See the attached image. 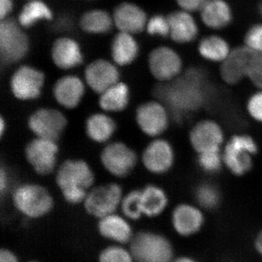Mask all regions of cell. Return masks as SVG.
<instances>
[{"mask_svg": "<svg viewBox=\"0 0 262 262\" xmlns=\"http://www.w3.org/2000/svg\"><path fill=\"white\" fill-rule=\"evenodd\" d=\"M120 74L116 66L105 59L91 62L84 70V79L90 89L98 94L120 82Z\"/></svg>", "mask_w": 262, "mask_h": 262, "instance_id": "obj_18", "label": "cell"}, {"mask_svg": "<svg viewBox=\"0 0 262 262\" xmlns=\"http://www.w3.org/2000/svg\"><path fill=\"white\" fill-rule=\"evenodd\" d=\"M58 151L57 141L36 137L26 146V159L38 175L48 176L56 168Z\"/></svg>", "mask_w": 262, "mask_h": 262, "instance_id": "obj_14", "label": "cell"}, {"mask_svg": "<svg viewBox=\"0 0 262 262\" xmlns=\"http://www.w3.org/2000/svg\"><path fill=\"white\" fill-rule=\"evenodd\" d=\"M85 93V86L80 77L66 75L58 79L53 88V95L62 107L73 110L79 106Z\"/></svg>", "mask_w": 262, "mask_h": 262, "instance_id": "obj_21", "label": "cell"}, {"mask_svg": "<svg viewBox=\"0 0 262 262\" xmlns=\"http://www.w3.org/2000/svg\"><path fill=\"white\" fill-rule=\"evenodd\" d=\"M203 210L198 205L182 203L172 211L170 222L174 232L182 237L199 233L206 222Z\"/></svg>", "mask_w": 262, "mask_h": 262, "instance_id": "obj_16", "label": "cell"}, {"mask_svg": "<svg viewBox=\"0 0 262 262\" xmlns=\"http://www.w3.org/2000/svg\"><path fill=\"white\" fill-rule=\"evenodd\" d=\"M49 29L51 32L57 34L72 32L75 29V19L70 13H60L56 18L52 20Z\"/></svg>", "mask_w": 262, "mask_h": 262, "instance_id": "obj_38", "label": "cell"}, {"mask_svg": "<svg viewBox=\"0 0 262 262\" xmlns=\"http://www.w3.org/2000/svg\"><path fill=\"white\" fill-rule=\"evenodd\" d=\"M105 170L117 178H125L134 170L138 163L137 154L121 141L108 144L100 156Z\"/></svg>", "mask_w": 262, "mask_h": 262, "instance_id": "obj_9", "label": "cell"}, {"mask_svg": "<svg viewBox=\"0 0 262 262\" xmlns=\"http://www.w3.org/2000/svg\"><path fill=\"white\" fill-rule=\"evenodd\" d=\"M195 204L203 211H213L222 203V192L218 186L211 182H203L196 186L193 192Z\"/></svg>", "mask_w": 262, "mask_h": 262, "instance_id": "obj_32", "label": "cell"}, {"mask_svg": "<svg viewBox=\"0 0 262 262\" xmlns=\"http://www.w3.org/2000/svg\"><path fill=\"white\" fill-rule=\"evenodd\" d=\"M200 15L207 27L215 30L228 27L233 19L232 8L225 0H207L200 10Z\"/></svg>", "mask_w": 262, "mask_h": 262, "instance_id": "obj_24", "label": "cell"}, {"mask_svg": "<svg viewBox=\"0 0 262 262\" xmlns=\"http://www.w3.org/2000/svg\"><path fill=\"white\" fill-rule=\"evenodd\" d=\"M139 46L132 34L120 32L114 37L111 56L115 64L125 67L131 64L139 56Z\"/></svg>", "mask_w": 262, "mask_h": 262, "instance_id": "obj_26", "label": "cell"}, {"mask_svg": "<svg viewBox=\"0 0 262 262\" xmlns=\"http://www.w3.org/2000/svg\"><path fill=\"white\" fill-rule=\"evenodd\" d=\"M258 151L257 142L246 134H234L222 148L224 165L235 177H244L251 171Z\"/></svg>", "mask_w": 262, "mask_h": 262, "instance_id": "obj_3", "label": "cell"}, {"mask_svg": "<svg viewBox=\"0 0 262 262\" xmlns=\"http://www.w3.org/2000/svg\"><path fill=\"white\" fill-rule=\"evenodd\" d=\"M5 127H6V123H5L4 118L1 117V120H0V134H1V136L4 134Z\"/></svg>", "mask_w": 262, "mask_h": 262, "instance_id": "obj_47", "label": "cell"}, {"mask_svg": "<svg viewBox=\"0 0 262 262\" xmlns=\"http://www.w3.org/2000/svg\"><path fill=\"white\" fill-rule=\"evenodd\" d=\"M209 81L204 71L191 67L175 80L158 82L153 89L155 99L166 106L172 120L181 122L206 104Z\"/></svg>", "mask_w": 262, "mask_h": 262, "instance_id": "obj_1", "label": "cell"}, {"mask_svg": "<svg viewBox=\"0 0 262 262\" xmlns=\"http://www.w3.org/2000/svg\"><path fill=\"white\" fill-rule=\"evenodd\" d=\"M170 26L169 37L179 44H187L195 40L199 27L192 13L179 10L167 15Z\"/></svg>", "mask_w": 262, "mask_h": 262, "instance_id": "obj_22", "label": "cell"}, {"mask_svg": "<svg viewBox=\"0 0 262 262\" xmlns=\"http://www.w3.org/2000/svg\"><path fill=\"white\" fill-rule=\"evenodd\" d=\"M135 119L138 127L144 135L159 138L168 129L172 120L168 108L159 100L141 103L136 110Z\"/></svg>", "mask_w": 262, "mask_h": 262, "instance_id": "obj_8", "label": "cell"}, {"mask_svg": "<svg viewBox=\"0 0 262 262\" xmlns=\"http://www.w3.org/2000/svg\"><path fill=\"white\" fill-rule=\"evenodd\" d=\"M253 246H254L256 252L262 258V229L256 234L254 242H253Z\"/></svg>", "mask_w": 262, "mask_h": 262, "instance_id": "obj_45", "label": "cell"}, {"mask_svg": "<svg viewBox=\"0 0 262 262\" xmlns=\"http://www.w3.org/2000/svg\"><path fill=\"white\" fill-rule=\"evenodd\" d=\"M18 19L20 27L28 29L40 20L51 21L53 14L47 4L39 0H32L24 5Z\"/></svg>", "mask_w": 262, "mask_h": 262, "instance_id": "obj_31", "label": "cell"}, {"mask_svg": "<svg viewBox=\"0 0 262 262\" xmlns=\"http://www.w3.org/2000/svg\"><path fill=\"white\" fill-rule=\"evenodd\" d=\"M13 8V0H0V19L8 18Z\"/></svg>", "mask_w": 262, "mask_h": 262, "instance_id": "obj_43", "label": "cell"}, {"mask_svg": "<svg viewBox=\"0 0 262 262\" xmlns=\"http://www.w3.org/2000/svg\"><path fill=\"white\" fill-rule=\"evenodd\" d=\"M51 57L54 64L63 70L76 68L84 61L80 46L70 37L58 38L55 41L52 46Z\"/></svg>", "mask_w": 262, "mask_h": 262, "instance_id": "obj_23", "label": "cell"}, {"mask_svg": "<svg viewBox=\"0 0 262 262\" xmlns=\"http://www.w3.org/2000/svg\"><path fill=\"white\" fill-rule=\"evenodd\" d=\"M247 79L257 90H262V53H254L248 67Z\"/></svg>", "mask_w": 262, "mask_h": 262, "instance_id": "obj_37", "label": "cell"}, {"mask_svg": "<svg viewBox=\"0 0 262 262\" xmlns=\"http://www.w3.org/2000/svg\"><path fill=\"white\" fill-rule=\"evenodd\" d=\"M8 174L5 168L2 167L0 169V192L4 194L8 187Z\"/></svg>", "mask_w": 262, "mask_h": 262, "instance_id": "obj_44", "label": "cell"}, {"mask_svg": "<svg viewBox=\"0 0 262 262\" xmlns=\"http://www.w3.org/2000/svg\"><path fill=\"white\" fill-rule=\"evenodd\" d=\"M150 73L158 82L175 80L184 72V63L178 52L168 46H160L148 57Z\"/></svg>", "mask_w": 262, "mask_h": 262, "instance_id": "obj_10", "label": "cell"}, {"mask_svg": "<svg viewBox=\"0 0 262 262\" xmlns=\"http://www.w3.org/2000/svg\"><path fill=\"white\" fill-rule=\"evenodd\" d=\"M0 262H20V259L14 251L4 248L0 250Z\"/></svg>", "mask_w": 262, "mask_h": 262, "instance_id": "obj_42", "label": "cell"}, {"mask_svg": "<svg viewBox=\"0 0 262 262\" xmlns=\"http://www.w3.org/2000/svg\"><path fill=\"white\" fill-rule=\"evenodd\" d=\"M254 53L244 45L232 49L225 61L220 63V75L222 81L234 86L247 79L248 67Z\"/></svg>", "mask_w": 262, "mask_h": 262, "instance_id": "obj_17", "label": "cell"}, {"mask_svg": "<svg viewBox=\"0 0 262 262\" xmlns=\"http://www.w3.org/2000/svg\"><path fill=\"white\" fill-rule=\"evenodd\" d=\"M46 75L32 66H20L12 75L10 88L12 94L20 101L37 99L42 94Z\"/></svg>", "mask_w": 262, "mask_h": 262, "instance_id": "obj_13", "label": "cell"}, {"mask_svg": "<svg viewBox=\"0 0 262 262\" xmlns=\"http://www.w3.org/2000/svg\"><path fill=\"white\" fill-rule=\"evenodd\" d=\"M123 196L121 186L108 183L91 188L82 204L86 213L98 220L116 213Z\"/></svg>", "mask_w": 262, "mask_h": 262, "instance_id": "obj_7", "label": "cell"}, {"mask_svg": "<svg viewBox=\"0 0 262 262\" xmlns=\"http://www.w3.org/2000/svg\"><path fill=\"white\" fill-rule=\"evenodd\" d=\"M120 209L122 215L130 222L141 220L144 216L141 208V190L134 189L124 195Z\"/></svg>", "mask_w": 262, "mask_h": 262, "instance_id": "obj_33", "label": "cell"}, {"mask_svg": "<svg viewBox=\"0 0 262 262\" xmlns=\"http://www.w3.org/2000/svg\"><path fill=\"white\" fill-rule=\"evenodd\" d=\"M113 18L103 10L86 12L80 18L79 25L84 32L93 34H107L113 29Z\"/></svg>", "mask_w": 262, "mask_h": 262, "instance_id": "obj_30", "label": "cell"}, {"mask_svg": "<svg viewBox=\"0 0 262 262\" xmlns=\"http://www.w3.org/2000/svg\"><path fill=\"white\" fill-rule=\"evenodd\" d=\"M246 111L254 121L262 123V90L251 95L246 102Z\"/></svg>", "mask_w": 262, "mask_h": 262, "instance_id": "obj_40", "label": "cell"}, {"mask_svg": "<svg viewBox=\"0 0 262 262\" xmlns=\"http://www.w3.org/2000/svg\"><path fill=\"white\" fill-rule=\"evenodd\" d=\"M116 130V122L113 117L105 113L93 114L88 117L85 122V132L88 137L98 144L107 142Z\"/></svg>", "mask_w": 262, "mask_h": 262, "instance_id": "obj_27", "label": "cell"}, {"mask_svg": "<svg viewBox=\"0 0 262 262\" xmlns=\"http://www.w3.org/2000/svg\"><path fill=\"white\" fill-rule=\"evenodd\" d=\"M176 152L170 141L155 138L143 151L141 162L146 170L155 175H163L173 168Z\"/></svg>", "mask_w": 262, "mask_h": 262, "instance_id": "obj_15", "label": "cell"}, {"mask_svg": "<svg viewBox=\"0 0 262 262\" xmlns=\"http://www.w3.org/2000/svg\"><path fill=\"white\" fill-rule=\"evenodd\" d=\"M114 24L120 32L139 34L146 29L147 15L139 5L131 3H122L114 10Z\"/></svg>", "mask_w": 262, "mask_h": 262, "instance_id": "obj_20", "label": "cell"}, {"mask_svg": "<svg viewBox=\"0 0 262 262\" xmlns=\"http://www.w3.org/2000/svg\"><path fill=\"white\" fill-rule=\"evenodd\" d=\"M244 46L255 53H262V24H255L246 33Z\"/></svg>", "mask_w": 262, "mask_h": 262, "instance_id": "obj_39", "label": "cell"}, {"mask_svg": "<svg viewBox=\"0 0 262 262\" xmlns=\"http://www.w3.org/2000/svg\"><path fill=\"white\" fill-rule=\"evenodd\" d=\"M128 246L136 262H172L175 258L170 239L154 231L136 232Z\"/></svg>", "mask_w": 262, "mask_h": 262, "instance_id": "obj_4", "label": "cell"}, {"mask_svg": "<svg viewBox=\"0 0 262 262\" xmlns=\"http://www.w3.org/2000/svg\"><path fill=\"white\" fill-rule=\"evenodd\" d=\"M130 222L124 215L116 213L106 215L98 220V234L112 244L126 246L135 235Z\"/></svg>", "mask_w": 262, "mask_h": 262, "instance_id": "obj_19", "label": "cell"}, {"mask_svg": "<svg viewBox=\"0 0 262 262\" xmlns=\"http://www.w3.org/2000/svg\"><path fill=\"white\" fill-rule=\"evenodd\" d=\"M172 262H199L195 258L189 256H180L174 258Z\"/></svg>", "mask_w": 262, "mask_h": 262, "instance_id": "obj_46", "label": "cell"}, {"mask_svg": "<svg viewBox=\"0 0 262 262\" xmlns=\"http://www.w3.org/2000/svg\"><path fill=\"white\" fill-rule=\"evenodd\" d=\"M149 35L167 37L170 35V26L168 17L163 15H155L148 20L146 27Z\"/></svg>", "mask_w": 262, "mask_h": 262, "instance_id": "obj_36", "label": "cell"}, {"mask_svg": "<svg viewBox=\"0 0 262 262\" xmlns=\"http://www.w3.org/2000/svg\"><path fill=\"white\" fill-rule=\"evenodd\" d=\"M198 53L202 58L213 63H222L229 56L232 49L229 42L219 35L203 37L198 44Z\"/></svg>", "mask_w": 262, "mask_h": 262, "instance_id": "obj_29", "label": "cell"}, {"mask_svg": "<svg viewBox=\"0 0 262 262\" xmlns=\"http://www.w3.org/2000/svg\"><path fill=\"white\" fill-rule=\"evenodd\" d=\"M30 42L27 34L15 19L7 18L0 23V61L3 67L18 63L29 53Z\"/></svg>", "mask_w": 262, "mask_h": 262, "instance_id": "obj_6", "label": "cell"}, {"mask_svg": "<svg viewBox=\"0 0 262 262\" xmlns=\"http://www.w3.org/2000/svg\"><path fill=\"white\" fill-rule=\"evenodd\" d=\"M27 262H40V261H36V260H32V261H27Z\"/></svg>", "mask_w": 262, "mask_h": 262, "instance_id": "obj_49", "label": "cell"}, {"mask_svg": "<svg viewBox=\"0 0 262 262\" xmlns=\"http://www.w3.org/2000/svg\"><path fill=\"white\" fill-rule=\"evenodd\" d=\"M207 0H176L181 10L189 13L200 11Z\"/></svg>", "mask_w": 262, "mask_h": 262, "instance_id": "obj_41", "label": "cell"}, {"mask_svg": "<svg viewBox=\"0 0 262 262\" xmlns=\"http://www.w3.org/2000/svg\"><path fill=\"white\" fill-rule=\"evenodd\" d=\"M141 202L144 216L155 218L166 210L169 198L163 188L155 184H148L141 189Z\"/></svg>", "mask_w": 262, "mask_h": 262, "instance_id": "obj_25", "label": "cell"}, {"mask_svg": "<svg viewBox=\"0 0 262 262\" xmlns=\"http://www.w3.org/2000/svg\"><path fill=\"white\" fill-rule=\"evenodd\" d=\"M12 201L15 209L30 220L46 216L54 207V200L49 191L43 186L32 183L15 188Z\"/></svg>", "mask_w": 262, "mask_h": 262, "instance_id": "obj_5", "label": "cell"}, {"mask_svg": "<svg viewBox=\"0 0 262 262\" xmlns=\"http://www.w3.org/2000/svg\"><path fill=\"white\" fill-rule=\"evenodd\" d=\"M94 182L92 168L82 160H66L57 170V186L64 201L70 205L83 203Z\"/></svg>", "mask_w": 262, "mask_h": 262, "instance_id": "obj_2", "label": "cell"}, {"mask_svg": "<svg viewBox=\"0 0 262 262\" xmlns=\"http://www.w3.org/2000/svg\"><path fill=\"white\" fill-rule=\"evenodd\" d=\"M196 163L204 173L214 175L220 173L224 165L222 150L206 151L196 154Z\"/></svg>", "mask_w": 262, "mask_h": 262, "instance_id": "obj_35", "label": "cell"}, {"mask_svg": "<svg viewBox=\"0 0 262 262\" xmlns=\"http://www.w3.org/2000/svg\"><path fill=\"white\" fill-rule=\"evenodd\" d=\"M258 13H259V14L261 15V16L262 17V0H261V1L259 2V3H258Z\"/></svg>", "mask_w": 262, "mask_h": 262, "instance_id": "obj_48", "label": "cell"}, {"mask_svg": "<svg viewBox=\"0 0 262 262\" xmlns=\"http://www.w3.org/2000/svg\"><path fill=\"white\" fill-rule=\"evenodd\" d=\"M188 139L196 154L222 150L225 144V130L215 120L203 119L192 125Z\"/></svg>", "mask_w": 262, "mask_h": 262, "instance_id": "obj_11", "label": "cell"}, {"mask_svg": "<svg viewBox=\"0 0 262 262\" xmlns=\"http://www.w3.org/2000/svg\"><path fill=\"white\" fill-rule=\"evenodd\" d=\"M98 262H136L130 248L125 245L110 244L101 250Z\"/></svg>", "mask_w": 262, "mask_h": 262, "instance_id": "obj_34", "label": "cell"}, {"mask_svg": "<svg viewBox=\"0 0 262 262\" xmlns=\"http://www.w3.org/2000/svg\"><path fill=\"white\" fill-rule=\"evenodd\" d=\"M28 127L36 137L57 141L67 126V117L59 110L42 107L29 117Z\"/></svg>", "mask_w": 262, "mask_h": 262, "instance_id": "obj_12", "label": "cell"}, {"mask_svg": "<svg viewBox=\"0 0 262 262\" xmlns=\"http://www.w3.org/2000/svg\"><path fill=\"white\" fill-rule=\"evenodd\" d=\"M130 101V89L125 82H119L99 94L98 105L106 113H120Z\"/></svg>", "mask_w": 262, "mask_h": 262, "instance_id": "obj_28", "label": "cell"}]
</instances>
